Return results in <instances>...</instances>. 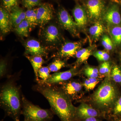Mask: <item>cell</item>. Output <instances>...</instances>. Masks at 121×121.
<instances>
[{"mask_svg":"<svg viewBox=\"0 0 121 121\" xmlns=\"http://www.w3.org/2000/svg\"><path fill=\"white\" fill-rule=\"evenodd\" d=\"M111 0L112 1H113L115 2V3H117V4H118V2L117 1V0Z\"/></svg>","mask_w":121,"mask_h":121,"instance_id":"cell-38","label":"cell"},{"mask_svg":"<svg viewBox=\"0 0 121 121\" xmlns=\"http://www.w3.org/2000/svg\"><path fill=\"white\" fill-rule=\"evenodd\" d=\"M79 121H101L99 119V118L91 117L88 118L86 119H83Z\"/></svg>","mask_w":121,"mask_h":121,"instance_id":"cell-36","label":"cell"},{"mask_svg":"<svg viewBox=\"0 0 121 121\" xmlns=\"http://www.w3.org/2000/svg\"><path fill=\"white\" fill-rule=\"evenodd\" d=\"M7 66L4 60H1L0 62V75L2 77L6 73Z\"/></svg>","mask_w":121,"mask_h":121,"instance_id":"cell-35","label":"cell"},{"mask_svg":"<svg viewBox=\"0 0 121 121\" xmlns=\"http://www.w3.org/2000/svg\"><path fill=\"white\" fill-rule=\"evenodd\" d=\"M19 0H2V7L10 12L18 6Z\"/></svg>","mask_w":121,"mask_h":121,"instance_id":"cell-25","label":"cell"},{"mask_svg":"<svg viewBox=\"0 0 121 121\" xmlns=\"http://www.w3.org/2000/svg\"><path fill=\"white\" fill-rule=\"evenodd\" d=\"M30 30L29 23L26 20H24L15 28L16 32L22 37H27Z\"/></svg>","mask_w":121,"mask_h":121,"instance_id":"cell-23","label":"cell"},{"mask_svg":"<svg viewBox=\"0 0 121 121\" xmlns=\"http://www.w3.org/2000/svg\"><path fill=\"white\" fill-rule=\"evenodd\" d=\"M82 87V85L80 83L75 81H70L63 84V91L68 96H74L77 94Z\"/></svg>","mask_w":121,"mask_h":121,"instance_id":"cell-17","label":"cell"},{"mask_svg":"<svg viewBox=\"0 0 121 121\" xmlns=\"http://www.w3.org/2000/svg\"><path fill=\"white\" fill-rule=\"evenodd\" d=\"M99 82V80L97 78H89L85 80L83 86L87 90H93Z\"/></svg>","mask_w":121,"mask_h":121,"instance_id":"cell-27","label":"cell"},{"mask_svg":"<svg viewBox=\"0 0 121 121\" xmlns=\"http://www.w3.org/2000/svg\"><path fill=\"white\" fill-rule=\"evenodd\" d=\"M77 73L75 68H73L61 72H56L51 75L45 82H42L39 80V82L46 84L55 85L58 83L64 82L69 80Z\"/></svg>","mask_w":121,"mask_h":121,"instance_id":"cell-13","label":"cell"},{"mask_svg":"<svg viewBox=\"0 0 121 121\" xmlns=\"http://www.w3.org/2000/svg\"><path fill=\"white\" fill-rule=\"evenodd\" d=\"M111 67L110 63L108 62H105L100 66L99 69V73L104 74H109L110 72Z\"/></svg>","mask_w":121,"mask_h":121,"instance_id":"cell-33","label":"cell"},{"mask_svg":"<svg viewBox=\"0 0 121 121\" xmlns=\"http://www.w3.org/2000/svg\"><path fill=\"white\" fill-rule=\"evenodd\" d=\"M1 108L6 116L12 118L15 121H20L22 114V97L20 89L12 82L5 83L1 88L0 95Z\"/></svg>","mask_w":121,"mask_h":121,"instance_id":"cell-2","label":"cell"},{"mask_svg":"<svg viewBox=\"0 0 121 121\" xmlns=\"http://www.w3.org/2000/svg\"><path fill=\"white\" fill-rule=\"evenodd\" d=\"M82 45L80 41L66 42L57 52L56 56L60 58H69L75 56Z\"/></svg>","mask_w":121,"mask_h":121,"instance_id":"cell-12","label":"cell"},{"mask_svg":"<svg viewBox=\"0 0 121 121\" xmlns=\"http://www.w3.org/2000/svg\"><path fill=\"white\" fill-rule=\"evenodd\" d=\"M111 77L115 82L121 83V70L117 65H115L113 67L111 72Z\"/></svg>","mask_w":121,"mask_h":121,"instance_id":"cell-29","label":"cell"},{"mask_svg":"<svg viewBox=\"0 0 121 121\" xmlns=\"http://www.w3.org/2000/svg\"><path fill=\"white\" fill-rule=\"evenodd\" d=\"M22 114L29 121H51L55 114L51 109H43L35 105L22 95Z\"/></svg>","mask_w":121,"mask_h":121,"instance_id":"cell-4","label":"cell"},{"mask_svg":"<svg viewBox=\"0 0 121 121\" xmlns=\"http://www.w3.org/2000/svg\"><path fill=\"white\" fill-rule=\"evenodd\" d=\"M26 56L31 63L34 70L36 79L37 81H39L38 71L39 69L42 67V65L44 63L43 57L40 56H30L28 55Z\"/></svg>","mask_w":121,"mask_h":121,"instance_id":"cell-18","label":"cell"},{"mask_svg":"<svg viewBox=\"0 0 121 121\" xmlns=\"http://www.w3.org/2000/svg\"><path fill=\"white\" fill-rule=\"evenodd\" d=\"M110 33L114 44L119 45L121 44V26L119 25L111 26Z\"/></svg>","mask_w":121,"mask_h":121,"instance_id":"cell-20","label":"cell"},{"mask_svg":"<svg viewBox=\"0 0 121 121\" xmlns=\"http://www.w3.org/2000/svg\"><path fill=\"white\" fill-rule=\"evenodd\" d=\"M102 44L104 48L108 51L112 50L113 48V41L107 35H104L102 36Z\"/></svg>","mask_w":121,"mask_h":121,"instance_id":"cell-30","label":"cell"},{"mask_svg":"<svg viewBox=\"0 0 121 121\" xmlns=\"http://www.w3.org/2000/svg\"><path fill=\"white\" fill-rule=\"evenodd\" d=\"M104 28L103 25L99 22H96L89 29L91 36L95 40H97L104 32Z\"/></svg>","mask_w":121,"mask_h":121,"instance_id":"cell-19","label":"cell"},{"mask_svg":"<svg viewBox=\"0 0 121 121\" xmlns=\"http://www.w3.org/2000/svg\"><path fill=\"white\" fill-rule=\"evenodd\" d=\"M50 72L48 67H42L39 69L38 72V77L42 79L41 82H45L47 80L51 75Z\"/></svg>","mask_w":121,"mask_h":121,"instance_id":"cell-26","label":"cell"},{"mask_svg":"<svg viewBox=\"0 0 121 121\" xmlns=\"http://www.w3.org/2000/svg\"></svg>","mask_w":121,"mask_h":121,"instance_id":"cell-41","label":"cell"},{"mask_svg":"<svg viewBox=\"0 0 121 121\" xmlns=\"http://www.w3.org/2000/svg\"><path fill=\"white\" fill-rule=\"evenodd\" d=\"M94 56L100 61L106 62L109 59L110 56L107 52L102 51H99L94 53Z\"/></svg>","mask_w":121,"mask_h":121,"instance_id":"cell-32","label":"cell"},{"mask_svg":"<svg viewBox=\"0 0 121 121\" xmlns=\"http://www.w3.org/2000/svg\"><path fill=\"white\" fill-rule=\"evenodd\" d=\"M66 66L63 60L59 59L56 60L48 66L50 72H56Z\"/></svg>","mask_w":121,"mask_h":121,"instance_id":"cell-24","label":"cell"},{"mask_svg":"<svg viewBox=\"0 0 121 121\" xmlns=\"http://www.w3.org/2000/svg\"><path fill=\"white\" fill-rule=\"evenodd\" d=\"M35 89L47 99L54 114L61 121H77L76 109L70 99L63 91L54 85L39 82Z\"/></svg>","mask_w":121,"mask_h":121,"instance_id":"cell-1","label":"cell"},{"mask_svg":"<svg viewBox=\"0 0 121 121\" xmlns=\"http://www.w3.org/2000/svg\"><path fill=\"white\" fill-rule=\"evenodd\" d=\"M92 52V48L91 47L80 49L77 52L75 56L77 58L76 63H82L86 61Z\"/></svg>","mask_w":121,"mask_h":121,"instance_id":"cell-22","label":"cell"},{"mask_svg":"<svg viewBox=\"0 0 121 121\" xmlns=\"http://www.w3.org/2000/svg\"></svg>","mask_w":121,"mask_h":121,"instance_id":"cell-42","label":"cell"},{"mask_svg":"<svg viewBox=\"0 0 121 121\" xmlns=\"http://www.w3.org/2000/svg\"><path fill=\"white\" fill-rule=\"evenodd\" d=\"M103 20L110 26L119 25L121 23V15L117 3L111 4L105 9L103 15Z\"/></svg>","mask_w":121,"mask_h":121,"instance_id":"cell-7","label":"cell"},{"mask_svg":"<svg viewBox=\"0 0 121 121\" xmlns=\"http://www.w3.org/2000/svg\"><path fill=\"white\" fill-rule=\"evenodd\" d=\"M37 8H33L27 9L25 12V20L29 23L30 30L37 25Z\"/></svg>","mask_w":121,"mask_h":121,"instance_id":"cell-21","label":"cell"},{"mask_svg":"<svg viewBox=\"0 0 121 121\" xmlns=\"http://www.w3.org/2000/svg\"><path fill=\"white\" fill-rule=\"evenodd\" d=\"M85 7L89 17L94 20L100 18L105 9L103 0H87Z\"/></svg>","mask_w":121,"mask_h":121,"instance_id":"cell-6","label":"cell"},{"mask_svg":"<svg viewBox=\"0 0 121 121\" xmlns=\"http://www.w3.org/2000/svg\"><path fill=\"white\" fill-rule=\"evenodd\" d=\"M117 0V1L118 4L121 3V0Z\"/></svg>","mask_w":121,"mask_h":121,"instance_id":"cell-39","label":"cell"},{"mask_svg":"<svg viewBox=\"0 0 121 121\" xmlns=\"http://www.w3.org/2000/svg\"><path fill=\"white\" fill-rule=\"evenodd\" d=\"M24 121H27V120H26V119H24Z\"/></svg>","mask_w":121,"mask_h":121,"instance_id":"cell-40","label":"cell"},{"mask_svg":"<svg viewBox=\"0 0 121 121\" xmlns=\"http://www.w3.org/2000/svg\"><path fill=\"white\" fill-rule=\"evenodd\" d=\"M42 36L44 41L50 45H56L61 40L59 30L57 26L53 24L45 27L43 31Z\"/></svg>","mask_w":121,"mask_h":121,"instance_id":"cell-10","label":"cell"},{"mask_svg":"<svg viewBox=\"0 0 121 121\" xmlns=\"http://www.w3.org/2000/svg\"><path fill=\"white\" fill-rule=\"evenodd\" d=\"M116 97L114 87L111 83L106 80L99 87L93 96L95 104L103 114L109 112Z\"/></svg>","mask_w":121,"mask_h":121,"instance_id":"cell-3","label":"cell"},{"mask_svg":"<svg viewBox=\"0 0 121 121\" xmlns=\"http://www.w3.org/2000/svg\"><path fill=\"white\" fill-rule=\"evenodd\" d=\"M85 74L89 78H97L99 76V70L95 68L87 67L84 70Z\"/></svg>","mask_w":121,"mask_h":121,"instance_id":"cell-31","label":"cell"},{"mask_svg":"<svg viewBox=\"0 0 121 121\" xmlns=\"http://www.w3.org/2000/svg\"></svg>","mask_w":121,"mask_h":121,"instance_id":"cell-43","label":"cell"},{"mask_svg":"<svg viewBox=\"0 0 121 121\" xmlns=\"http://www.w3.org/2000/svg\"><path fill=\"white\" fill-rule=\"evenodd\" d=\"M22 5L29 9L39 6L41 4V0H21Z\"/></svg>","mask_w":121,"mask_h":121,"instance_id":"cell-28","label":"cell"},{"mask_svg":"<svg viewBox=\"0 0 121 121\" xmlns=\"http://www.w3.org/2000/svg\"><path fill=\"white\" fill-rule=\"evenodd\" d=\"M111 119L109 121H121V115L119 116L112 117Z\"/></svg>","mask_w":121,"mask_h":121,"instance_id":"cell-37","label":"cell"},{"mask_svg":"<svg viewBox=\"0 0 121 121\" xmlns=\"http://www.w3.org/2000/svg\"><path fill=\"white\" fill-rule=\"evenodd\" d=\"M53 6L48 3H42L37 8V25L43 26L51 20L54 16Z\"/></svg>","mask_w":121,"mask_h":121,"instance_id":"cell-8","label":"cell"},{"mask_svg":"<svg viewBox=\"0 0 121 121\" xmlns=\"http://www.w3.org/2000/svg\"><path fill=\"white\" fill-rule=\"evenodd\" d=\"M72 12L78 28H82L86 25L87 15L86 9L80 5L76 4Z\"/></svg>","mask_w":121,"mask_h":121,"instance_id":"cell-14","label":"cell"},{"mask_svg":"<svg viewBox=\"0 0 121 121\" xmlns=\"http://www.w3.org/2000/svg\"><path fill=\"white\" fill-rule=\"evenodd\" d=\"M25 53L30 56L46 57L47 56V48L37 40L34 39L29 40L24 44Z\"/></svg>","mask_w":121,"mask_h":121,"instance_id":"cell-9","label":"cell"},{"mask_svg":"<svg viewBox=\"0 0 121 121\" xmlns=\"http://www.w3.org/2000/svg\"><path fill=\"white\" fill-rule=\"evenodd\" d=\"M121 115V97L117 101L113 109L112 117L119 116Z\"/></svg>","mask_w":121,"mask_h":121,"instance_id":"cell-34","label":"cell"},{"mask_svg":"<svg viewBox=\"0 0 121 121\" xmlns=\"http://www.w3.org/2000/svg\"><path fill=\"white\" fill-rule=\"evenodd\" d=\"M10 14L12 26L14 28L25 20V12L19 6L13 9L10 12Z\"/></svg>","mask_w":121,"mask_h":121,"instance_id":"cell-16","label":"cell"},{"mask_svg":"<svg viewBox=\"0 0 121 121\" xmlns=\"http://www.w3.org/2000/svg\"><path fill=\"white\" fill-rule=\"evenodd\" d=\"M10 12L1 6L0 8V29L3 34L11 31L12 27Z\"/></svg>","mask_w":121,"mask_h":121,"instance_id":"cell-15","label":"cell"},{"mask_svg":"<svg viewBox=\"0 0 121 121\" xmlns=\"http://www.w3.org/2000/svg\"><path fill=\"white\" fill-rule=\"evenodd\" d=\"M57 17L60 24L74 36L78 35V26L72 17L64 8L60 7L57 12Z\"/></svg>","mask_w":121,"mask_h":121,"instance_id":"cell-5","label":"cell"},{"mask_svg":"<svg viewBox=\"0 0 121 121\" xmlns=\"http://www.w3.org/2000/svg\"><path fill=\"white\" fill-rule=\"evenodd\" d=\"M103 113L89 105L84 103L81 104L76 109V119L79 121L91 117L100 118L103 117Z\"/></svg>","mask_w":121,"mask_h":121,"instance_id":"cell-11","label":"cell"}]
</instances>
